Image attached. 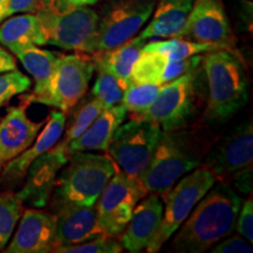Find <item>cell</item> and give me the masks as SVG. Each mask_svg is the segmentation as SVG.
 Returning <instances> with one entry per match:
<instances>
[{"label":"cell","instance_id":"cell-22","mask_svg":"<svg viewBox=\"0 0 253 253\" xmlns=\"http://www.w3.org/2000/svg\"><path fill=\"white\" fill-rule=\"evenodd\" d=\"M126 110L121 103L104 109L78 138L67 144L68 155L75 151H107L116 129L125 122Z\"/></svg>","mask_w":253,"mask_h":253},{"label":"cell","instance_id":"cell-35","mask_svg":"<svg viewBox=\"0 0 253 253\" xmlns=\"http://www.w3.org/2000/svg\"><path fill=\"white\" fill-rule=\"evenodd\" d=\"M42 8V0H9L7 18L17 13H37Z\"/></svg>","mask_w":253,"mask_h":253},{"label":"cell","instance_id":"cell-21","mask_svg":"<svg viewBox=\"0 0 253 253\" xmlns=\"http://www.w3.org/2000/svg\"><path fill=\"white\" fill-rule=\"evenodd\" d=\"M195 0H157L149 24L140 32L145 40L177 38Z\"/></svg>","mask_w":253,"mask_h":253},{"label":"cell","instance_id":"cell-37","mask_svg":"<svg viewBox=\"0 0 253 253\" xmlns=\"http://www.w3.org/2000/svg\"><path fill=\"white\" fill-rule=\"evenodd\" d=\"M18 66L14 56L6 50L4 47L0 46V74L17 71Z\"/></svg>","mask_w":253,"mask_h":253},{"label":"cell","instance_id":"cell-10","mask_svg":"<svg viewBox=\"0 0 253 253\" xmlns=\"http://www.w3.org/2000/svg\"><path fill=\"white\" fill-rule=\"evenodd\" d=\"M148 195L140 177L118 170L95 203L97 224L102 235L118 238L130 220L138 202Z\"/></svg>","mask_w":253,"mask_h":253},{"label":"cell","instance_id":"cell-5","mask_svg":"<svg viewBox=\"0 0 253 253\" xmlns=\"http://www.w3.org/2000/svg\"><path fill=\"white\" fill-rule=\"evenodd\" d=\"M205 82L202 66L194 72L161 86L156 100L143 114L131 118H142L156 123L162 131H175L188 128L197 116L202 89Z\"/></svg>","mask_w":253,"mask_h":253},{"label":"cell","instance_id":"cell-14","mask_svg":"<svg viewBox=\"0 0 253 253\" xmlns=\"http://www.w3.org/2000/svg\"><path fill=\"white\" fill-rule=\"evenodd\" d=\"M253 128L246 121L229 132L219 143L214 145L205 158L204 167L218 177L231 176L240 169L252 166Z\"/></svg>","mask_w":253,"mask_h":253},{"label":"cell","instance_id":"cell-2","mask_svg":"<svg viewBox=\"0 0 253 253\" xmlns=\"http://www.w3.org/2000/svg\"><path fill=\"white\" fill-rule=\"evenodd\" d=\"M207 89L204 120L209 125L230 121L249 101V78L240 54L217 49L202 55Z\"/></svg>","mask_w":253,"mask_h":253},{"label":"cell","instance_id":"cell-34","mask_svg":"<svg viewBox=\"0 0 253 253\" xmlns=\"http://www.w3.org/2000/svg\"><path fill=\"white\" fill-rule=\"evenodd\" d=\"M212 253H252V243H250L248 239H244L242 236H232L226 237L223 242H218L217 245H214Z\"/></svg>","mask_w":253,"mask_h":253},{"label":"cell","instance_id":"cell-26","mask_svg":"<svg viewBox=\"0 0 253 253\" xmlns=\"http://www.w3.org/2000/svg\"><path fill=\"white\" fill-rule=\"evenodd\" d=\"M144 48L157 54L164 56L169 60H184L191 56L204 54L211 50L223 49L214 45L209 43H199L181 38H168V39L148 40Z\"/></svg>","mask_w":253,"mask_h":253},{"label":"cell","instance_id":"cell-20","mask_svg":"<svg viewBox=\"0 0 253 253\" xmlns=\"http://www.w3.org/2000/svg\"><path fill=\"white\" fill-rule=\"evenodd\" d=\"M56 249L74 245L102 235L95 205L61 207L54 210ZM54 250V251H55Z\"/></svg>","mask_w":253,"mask_h":253},{"label":"cell","instance_id":"cell-38","mask_svg":"<svg viewBox=\"0 0 253 253\" xmlns=\"http://www.w3.org/2000/svg\"><path fill=\"white\" fill-rule=\"evenodd\" d=\"M100 0H54V6L59 8L79 7V6H93Z\"/></svg>","mask_w":253,"mask_h":253},{"label":"cell","instance_id":"cell-11","mask_svg":"<svg viewBox=\"0 0 253 253\" xmlns=\"http://www.w3.org/2000/svg\"><path fill=\"white\" fill-rule=\"evenodd\" d=\"M157 0H107L99 14L97 50L110 49L140 33Z\"/></svg>","mask_w":253,"mask_h":253},{"label":"cell","instance_id":"cell-28","mask_svg":"<svg viewBox=\"0 0 253 253\" xmlns=\"http://www.w3.org/2000/svg\"><path fill=\"white\" fill-rule=\"evenodd\" d=\"M23 202L17 194L0 192V251H2L12 238L21 214Z\"/></svg>","mask_w":253,"mask_h":253},{"label":"cell","instance_id":"cell-3","mask_svg":"<svg viewBox=\"0 0 253 253\" xmlns=\"http://www.w3.org/2000/svg\"><path fill=\"white\" fill-rule=\"evenodd\" d=\"M60 171L49 198L53 210L72 205H95L118 167L109 155L75 151L69 154Z\"/></svg>","mask_w":253,"mask_h":253},{"label":"cell","instance_id":"cell-9","mask_svg":"<svg viewBox=\"0 0 253 253\" xmlns=\"http://www.w3.org/2000/svg\"><path fill=\"white\" fill-rule=\"evenodd\" d=\"M94 72L95 65L90 54L59 55L45 93L32 99L28 104H46L67 114L84 99Z\"/></svg>","mask_w":253,"mask_h":253},{"label":"cell","instance_id":"cell-16","mask_svg":"<svg viewBox=\"0 0 253 253\" xmlns=\"http://www.w3.org/2000/svg\"><path fill=\"white\" fill-rule=\"evenodd\" d=\"M66 121L67 118L65 113L60 110L50 112L48 120L42 126V130L38 134L36 141L31 147L6 163V166L2 168L0 171V185L14 186L24 181L28 168L33 161L58 143L65 131Z\"/></svg>","mask_w":253,"mask_h":253},{"label":"cell","instance_id":"cell-27","mask_svg":"<svg viewBox=\"0 0 253 253\" xmlns=\"http://www.w3.org/2000/svg\"><path fill=\"white\" fill-rule=\"evenodd\" d=\"M95 72L97 75L91 89L93 97L99 100L106 109L121 103L123 94L129 86L128 82L123 81L100 66H95Z\"/></svg>","mask_w":253,"mask_h":253},{"label":"cell","instance_id":"cell-17","mask_svg":"<svg viewBox=\"0 0 253 253\" xmlns=\"http://www.w3.org/2000/svg\"><path fill=\"white\" fill-rule=\"evenodd\" d=\"M26 107H9L0 120V171L6 163L31 147L45 125L28 119Z\"/></svg>","mask_w":253,"mask_h":253},{"label":"cell","instance_id":"cell-12","mask_svg":"<svg viewBox=\"0 0 253 253\" xmlns=\"http://www.w3.org/2000/svg\"><path fill=\"white\" fill-rule=\"evenodd\" d=\"M177 38L214 45L239 54L223 0H195Z\"/></svg>","mask_w":253,"mask_h":253},{"label":"cell","instance_id":"cell-7","mask_svg":"<svg viewBox=\"0 0 253 253\" xmlns=\"http://www.w3.org/2000/svg\"><path fill=\"white\" fill-rule=\"evenodd\" d=\"M217 182L216 176L207 167L199 166L183 176L162 197L163 213L160 226L145 251L156 253L173 236L186 219L195 205Z\"/></svg>","mask_w":253,"mask_h":253},{"label":"cell","instance_id":"cell-23","mask_svg":"<svg viewBox=\"0 0 253 253\" xmlns=\"http://www.w3.org/2000/svg\"><path fill=\"white\" fill-rule=\"evenodd\" d=\"M0 25V43L13 54L30 46H45L46 36L37 13L11 15Z\"/></svg>","mask_w":253,"mask_h":253},{"label":"cell","instance_id":"cell-25","mask_svg":"<svg viewBox=\"0 0 253 253\" xmlns=\"http://www.w3.org/2000/svg\"><path fill=\"white\" fill-rule=\"evenodd\" d=\"M14 55L34 79V90L23 97L24 102L28 104L32 99L45 93L54 73L59 54L40 48V46H30L19 50Z\"/></svg>","mask_w":253,"mask_h":253},{"label":"cell","instance_id":"cell-1","mask_svg":"<svg viewBox=\"0 0 253 253\" xmlns=\"http://www.w3.org/2000/svg\"><path fill=\"white\" fill-rule=\"evenodd\" d=\"M243 199L223 182H214L204 197L195 205L173 235L175 252L202 253L236 229Z\"/></svg>","mask_w":253,"mask_h":253},{"label":"cell","instance_id":"cell-32","mask_svg":"<svg viewBox=\"0 0 253 253\" xmlns=\"http://www.w3.org/2000/svg\"><path fill=\"white\" fill-rule=\"evenodd\" d=\"M32 82L27 75L17 71L0 74V108L12 97L30 89Z\"/></svg>","mask_w":253,"mask_h":253},{"label":"cell","instance_id":"cell-24","mask_svg":"<svg viewBox=\"0 0 253 253\" xmlns=\"http://www.w3.org/2000/svg\"><path fill=\"white\" fill-rule=\"evenodd\" d=\"M145 43H147V40L140 36H135L114 48L97 50L90 55L95 66H100L107 69L129 84L132 68Z\"/></svg>","mask_w":253,"mask_h":253},{"label":"cell","instance_id":"cell-18","mask_svg":"<svg viewBox=\"0 0 253 253\" xmlns=\"http://www.w3.org/2000/svg\"><path fill=\"white\" fill-rule=\"evenodd\" d=\"M202 55L203 54L184 60H169L143 47L132 68L129 84H151L163 86L182 75L198 69L202 65Z\"/></svg>","mask_w":253,"mask_h":253},{"label":"cell","instance_id":"cell-33","mask_svg":"<svg viewBox=\"0 0 253 253\" xmlns=\"http://www.w3.org/2000/svg\"><path fill=\"white\" fill-rule=\"evenodd\" d=\"M240 236L248 239L250 243L253 242V201L252 194L249 199L242 203L239 213L237 216L236 229Z\"/></svg>","mask_w":253,"mask_h":253},{"label":"cell","instance_id":"cell-13","mask_svg":"<svg viewBox=\"0 0 253 253\" xmlns=\"http://www.w3.org/2000/svg\"><path fill=\"white\" fill-rule=\"evenodd\" d=\"M67 144L59 140L54 147L33 161L25 176V185L18 192L23 204L43 208L49 202L56 177L68 161Z\"/></svg>","mask_w":253,"mask_h":253},{"label":"cell","instance_id":"cell-29","mask_svg":"<svg viewBox=\"0 0 253 253\" xmlns=\"http://www.w3.org/2000/svg\"><path fill=\"white\" fill-rule=\"evenodd\" d=\"M160 89L161 86H157V84H129L123 94L121 104L126 113L131 114V116L141 115L154 103L160 93Z\"/></svg>","mask_w":253,"mask_h":253},{"label":"cell","instance_id":"cell-4","mask_svg":"<svg viewBox=\"0 0 253 253\" xmlns=\"http://www.w3.org/2000/svg\"><path fill=\"white\" fill-rule=\"evenodd\" d=\"M202 163L201 149L185 129L162 131L149 167L140 179L148 194L162 197L183 176Z\"/></svg>","mask_w":253,"mask_h":253},{"label":"cell","instance_id":"cell-31","mask_svg":"<svg viewBox=\"0 0 253 253\" xmlns=\"http://www.w3.org/2000/svg\"><path fill=\"white\" fill-rule=\"evenodd\" d=\"M122 251L121 243L116 238L101 235L79 244L62 246L56 249L54 253H120Z\"/></svg>","mask_w":253,"mask_h":253},{"label":"cell","instance_id":"cell-30","mask_svg":"<svg viewBox=\"0 0 253 253\" xmlns=\"http://www.w3.org/2000/svg\"><path fill=\"white\" fill-rule=\"evenodd\" d=\"M104 109L106 108H104L103 104L97 99H95V97L87 101L84 104H82L80 108L75 112L69 126L67 128L65 126L66 131L61 142H63L65 144H68L69 142L78 138Z\"/></svg>","mask_w":253,"mask_h":253},{"label":"cell","instance_id":"cell-39","mask_svg":"<svg viewBox=\"0 0 253 253\" xmlns=\"http://www.w3.org/2000/svg\"><path fill=\"white\" fill-rule=\"evenodd\" d=\"M9 0H0V24L7 18Z\"/></svg>","mask_w":253,"mask_h":253},{"label":"cell","instance_id":"cell-19","mask_svg":"<svg viewBox=\"0 0 253 253\" xmlns=\"http://www.w3.org/2000/svg\"><path fill=\"white\" fill-rule=\"evenodd\" d=\"M163 213V201L160 196L148 194L136 205L130 220L120 235L123 250L138 253L147 249L160 226Z\"/></svg>","mask_w":253,"mask_h":253},{"label":"cell","instance_id":"cell-6","mask_svg":"<svg viewBox=\"0 0 253 253\" xmlns=\"http://www.w3.org/2000/svg\"><path fill=\"white\" fill-rule=\"evenodd\" d=\"M46 45L94 54L99 40V14L90 6L59 8L53 4L37 12Z\"/></svg>","mask_w":253,"mask_h":253},{"label":"cell","instance_id":"cell-15","mask_svg":"<svg viewBox=\"0 0 253 253\" xmlns=\"http://www.w3.org/2000/svg\"><path fill=\"white\" fill-rule=\"evenodd\" d=\"M56 248L55 216L39 209H28L21 214L6 253H48Z\"/></svg>","mask_w":253,"mask_h":253},{"label":"cell","instance_id":"cell-40","mask_svg":"<svg viewBox=\"0 0 253 253\" xmlns=\"http://www.w3.org/2000/svg\"><path fill=\"white\" fill-rule=\"evenodd\" d=\"M54 4V0H42V7H49Z\"/></svg>","mask_w":253,"mask_h":253},{"label":"cell","instance_id":"cell-8","mask_svg":"<svg viewBox=\"0 0 253 253\" xmlns=\"http://www.w3.org/2000/svg\"><path fill=\"white\" fill-rule=\"evenodd\" d=\"M161 136L162 129L156 123L131 118L116 129L107 151L118 170L141 177L149 167Z\"/></svg>","mask_w":253,"mask_h":253},{"label":"cell","instance_id":"cell-36","mask_svg":"<svg viewBox=\"0 0 253 253\" xmlns=\"http://www.w3.org/2000/svg\"><path fill=\"white\" fill-rule=\"evenodd\" d=\"M231 176L237 190L243 194H252V166L240 169Z\"/></svg>","mask_w":253,"mask_h":253}]
</instances>
